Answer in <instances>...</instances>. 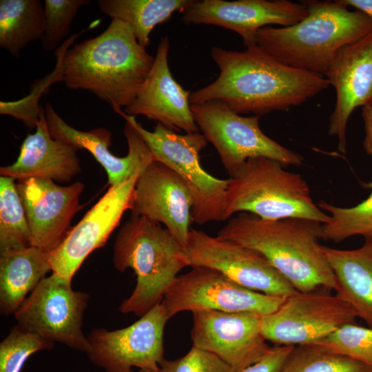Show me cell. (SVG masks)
<instances>
[{"mask_svg": "<svg viewBox=\"0 0 372 372\" xmlns=\"http://www.w3.org/2000/svg\"><path fill=\"white\" fill-rule=\"evenodd\" d=\"M211 55L220 74L191 92V105L218 101L238 114L261 116L300 105L330 85L323 76L286 65L256 45L242 52L213 47Z\"/></svg>", "mask_w": 372, "mask_h": 372, "instance_id": "obj_1", "label": "cell"}, {"mask_svg": "<svg viewBox=\"0 0 372 372\" xmlns=\"http://www.w3.org/2000/svg\"><path fill=\"white\" fill-rule=\"evenodd\" d=\"M154 62L131 28L112 19L102 33L66 50L61 68L68 88L90 91L121 109L134 101Z\"/></svg>", "mask_w": 372, "mask_h": 372, "instance_id": "obj_2", "label": "cell"}, {"mask_svg": "<svg viewBox=\"0 0 372 372\" xmlns=\"http://www.w3.org/2000/svg\"><path fill=\"white\" fill-rule=\"evenodd\" d=\"M322 224L301 218L268 220L240 212L217 236L261 254L296 291L335 290V275L320 244Z\"/></svg>", "mask_w": 372, "mask_h": 372, "instance_id": "obj_3", "label": "cell"}, {"mask_svg": "<svg viewBox=\"0 0 372 372\" xmlns=\"http://www.w3.org/2000/svg\"><path fill=\"white\" fill-rule=\"evenodd\" d=\"M304 3L303 19L290 26L261 28L255 43L286 65L324 76L341 48L372 32V20L339 0Z\"/></svg>", "mask_w": 372, "mask_h": 372, "instance_id": "obj_4", "label": "cell"}, {"mask_svg": "<svg viewBox=\"0 0 372 372\" xmlns=\"http://www.w3.org/2000/svg\"><path fill=\"white\" fill-rule=\"evenodd\" d=\"M112 262L118 271H134L135 288L119 311L139 318L161 303L178 273L190 266L185 248L167 228L133 215L116 236Z\"/></svg>", "mask_w": 372, "mask_h": 372, "instance_id": "obj_5", "label": "cell"}, {"mask_svg": "<svg viewBox=\"0 0 372 372\" xmlns=\"http://www.w3.org/2000/svg\"><path fill=\"white\" fill-rule=\"evenodd\" d=\"M284 167L266 157L247 159L228 179L223 220L247 212L268 220L301 218L329 223L330 216L313 202L304 179Z\"/></svg>", "mask_w": 372, "mask_h": 372, "instance_id": "obj_6", "label": "cell"}, {"mask_svg": "<svg viewBox=\"0 0 372 372\" xmlns=\"http://www.w3.org/2000/svg\"><path fill=\"white\" fill-rule=\"evenodd\" d=\"M113 110L136 128L154 160L169 167L186 183L193 198L192 221L202 225L223 220L228 179L217 178L201 166L200 152L207 144L205 136L200 132L178 134L160 123L150 132L121 108Z\"/></svg>", "mask_w": 372, "mask_h": 372, "instance_id": "obj_7", "label": "cell"}, {"mask_svg": "<svg viewBox=\"0 0 372 372\" xmlns=\"http://www.w3.org/2000/svg\"><path fill=\"white\" fill-rule=\"evenodd\" d=\"M199 130L216 148L230 176L249 158L266 157L284 166H300L304 158L267 136L260 129V116H244L225 103L213 101L191 105Z\"/></svg>", "mask_w": 372, "mask_h": 372, "instance_id": "obj_8", "label": "cell"}, {"mask_svg": "<svg viewBox=\"0 0 372 372\" xmlns=\"http://www.w3.org/2000/svg\"><path fill=\"white\" fill-rule=\"evenodd\" d=\"M89 295L73 290L71 282L52 273L44 278L14 313L17 325L52 342L88 353L83 318Z\"/></svg>", "mask_w": 372, "mask_h": 372, "instance_id": "obj_9", "label": "cell"}, {"mask_svg": "<svg viewBox=\"0 0 372 372\" xmlns=\"http://www.w3.org/2000/svg\"><path fill=\"white\" fill-rule=\"evenodd\" d=\"M352 307L335 295L296 291L273 313L261 316L260 332L276 345L313 344L355 323Z\"/></svg>", "mask_w": 372, "mask_h": 372, "instance_id": "obj_10", "label": "cell"}, {"mask_svg": "<svg viewBox=\"0 0 372 372\" xmlns=\"http://www.w3.org/2000/svg\"><path fill=\"white\" fill-rule=\"evenodd\" d=\"M192 268L175 278L161 303L169 318L185 311L252 312L262 316L274 312L286 298L243 287L214 269Z\"/></svg>", "mask_w": 372, "mask_h": 372, "instance_id": "obj_11", "label": "cell"}, {"mask_svg": "<svg viewBox=\"0 0 372 372\" xmlns=\"http://www.w3.org/2000/svg\"><path fill=\"white\" fill-rule=\"evenodd\" d=\"M185 250L190 267L216 269L247 289L285 298L296 291L264 256L236 242L191 228Z\"/></svg>", "mask_w": 372, "mask_h": 372, "instance_id": "obj_12", "label": "cell"}, {"mask_svg": "<svg viewBox=\"0 0 372 372\" xmlns=\"http://www.w3.org/2000/svg\"><path fill=\"white\" fill-rule=\"evenodd\" d=\"M169 319L159 304L127 327L94 329L87 336L88 358L105 372H134L133 367L158 370L165 359L163 334Z\"/></svg>", "mask_w": 372, "mask_h": 372, "instance_id": "obj_13", "label": "cell"}, {"mask_svg": "<svg viewBox=\"0 0 372 372\" xmlns=\"http://www.w3.org/2000/svg\"><path fill=\"white\" fill-rule=\"evenodd\" d=\"M143 169L128 180L110 186L63 242L49 253L52 273L72 282L85 259L105 244L125 211L131 209L135 184Z\"/></svg>", "mask_w": 372, "mask_h": 372, "instance_id": "obj_14", "label": "cell"}, {"mask_svg": "<svg viewBox=\"0 0 372 372\" xmlns=\"http://www.w3.org/2000/svg\"><path fill=\"white\" fill-rule=\"evenodd\" d=\"M261 316L252 312L193 313V345L216 354L240 372L271 348L260 332Z\"/></svg>", "mask_w": 372, "mask_h": 372, "instance_id": "obj_15", "label": "cell"}, {"mask_svg": "<svg viewBox=\"0 0 372 372\" xmlns=\"http://www.w3.org/2000/svg\"><path fill=\"white\" fill-rule=\"evenodd\" d=\"M186 23L220 26L238 33L247 48L256 45L257 32L265 27L290 26L307 14L304 3L287 0L193 1L183 11Z\"/></svg>", "mask_w": 372, "mask_h": 372, "instance_id": "obj_16", "label": "cell"}, {"mask_svg": "<svg viewBox=\"0 0 372 372\" xmlns=\"http://www.w3.org/2000/svg\"><path fill=\"white\" fill-rule=\"evenodd\" d=\"M17 185L28 221L32 246L51 252L72 229L71 221L80 208L85 185L76 182L61 186L51 180L30 178L18 180Z\"/></svg>", "mask_w": 372, "mask_h": 372, "instance_id": "obj_17", "label": "cell"}, {"mask_svg": "<svg viewBox=\"0 0 372 372\" xmlns=\"http://www.w3.org/2000/svg\"><path fill=\"white\" fill-rule=\"evenodd\" d=\"M193 198L186 183L165 164L153 161L135 184L131 211L165 225L185 248L192 221Z\"/></svg>", "mask_w": 372, "mask_h": 372, "instance_id": "obj_18", "label": "cell"}, {"mask_svg": "<svg viewBox=\"0 0 372 372\" xmlns=\"http://www.w3.org/2000/svg\"><path fill=\"white\" fill-rule=\"evenodd\" d=\"M324 76L336 93L329 134L338 137V150L346 154L349 117L372 101V32L341 48Z\"/></svg>", "mask_w": 372, "mask_h": 372, "instance_id": "obj_19", "label": "cell"}, {"mask_svg": "<svg viewBox=\"0 0 372 372\" xmlns=\"http://www.w3.org/2000/svg\"><path fill=\"white\" fill-rule=\"evenodd\" d=\"M47 126L52 137L79 149H85L105 169L110 186L130 178L136 171L155 161L153 154L136 128L125 121L123 130L128 145L125 156L114 155L109 149L111 132L103 127L89 131L76 130L68 125L54 110L50 103L45 106Z\"/></svg>", "mask_w": 372, "mask_h": 372, "instance_id": "obj_20", "label": "cell"}, {"mask_svg": "<svg viewBox=\"0 0 372 372\" xmlns=\"http://www.w3.org/2000/svg\"><path fill=\"white\" fill-rule=\"evenodd\" d=\"M169 41H160L153 66L134 101L125 108L132 116L143 115L173 130L199 132L189 101L191 92L173 77L168 64Z\"/></svg>", "mask_w": 372, "mask_h": 372, "instance_id": "obj_21", "label": "cell"}, {"mask_svg": "<svg viewBox=\"0 0 372 372\" xmlns=\"http://www.w3.org/2000/svg\"><path fill=\"white\" fill-rule=\"evenodd\" d=\"M79 149L53 138L43 108L36 132L23 140L17 161L0 167V174L14 180L37 178L68 183L80 173Z\"/></svg>", "mask_w": 372, "mask_h": 372, "instance_id": "obj_22", "label": "cell"}, {"mask_svg": "<svg viewBox=\"0 0 372 372\" xmlns=\"http://www.w3.org/2000/svg\"><path fill=\"white\" fill-rule=\"evenodd\" d=\"M322 249L335 275L336 295L372 327V236L357 249Z\"/></svg>", "mask_w": 372, "mask_h": 372, "instance_id": "obj_23", "label": "cell"}, {"mask_svg": "<svg viewBox=\"0 0 372 372\" xmlns=\"http://www.w3.org/2000/svg\"><path fill=\"white\" fill-rule=\"evenodd\" d=\"M50 271V254L37 247L0 253L1 314H14Z\"/></svg>", "mask_w": 372, "mask_h": 372, "instance_id": "obj_24", "label": "cell"}, {"mask_svg": "<svg viewBox=\"0 0 372 372\" xmlns=\"http://www.w3.org/2000/svg\"><path fill=\"white\" fill-rule=\"evenodd\" d=\"M192 0H99L101 12L126 23L143 48L149 45V34L157 25L183 12Z\"/></svg>", "mask_w": 372, "mask_h": 372, "instance_id": "obj_25", "label": "cell"}, {"mask_svg": "<svg viewBox=\"0 0 372 372\" xmlns=\"http://www.w3.org/2000/svg\"><path fill=\"white\" fill-rule=\"evenodd\" d=\"M45 32L44 7L39 0L0 1V47L19 57Z\"/></svg>", "mask_w": 372, "mask_h": 372, "instance_id": "obj_26", "label": "cell"}, {"mask_svg": "<svg viewBox=\"0 0 372 372\" xmlns=\"http://www.w3.org/2000/svg\"><path fill=\"white\" fill-rule=\"evenodd\" d=\"M32 246L25 211L15 180L0 176V253Z\"/></svg>", "mask_w": 372, "mask_h": 372, "instance_id": "obj_27", "label": "cell"}, {"mask_svg": "<svg viewBox=\"0 0 372 372\" xmlns=\"http://www.w3.org/2000/svg\"><path fill=\"white\" fill-rule=\"evenodd\" d=\"M370 195L350 207L332 205L322 200L318 206L330 216V221L322 224L321 239L340 242L355 236H372V181L366 184Z\"/></svg>", "mask_w": 372, "mask_h": 372, "instance_id": "obj_28", "label": "cell"}, {"mask_svg": "<svg viewBox=\"0 0 372 372\" xmlns=\"http://www.w3.org/2000/svg\"><path fill=\"white\" fill-rule=\"evenodd\" d=\"M280 372H372V367L313 344L295 346Z\"/></svg>", "mask_w": 372, "mask_h": 372, "instance_id": "obj_29", "label": "cell"}, {"mask_svg": "<svg viewBox=\"0 0 372 372\" xmlns=\"http://www.w3.org/2000/svg\"><path fill=\"white\" fill-rule=\"evenodd\" d=\"M314 344L372 367V327L348 324Z\"/></svg>", "mask_w": 372, "mask_h": 372, "instance_id": "obj_30", "label": "cell"}, {"mask_svg": "<svg viewBox=\"0 0 372 372\" xmlns=\"http://www.w3.org/2000/svg\"><path fill=\"white\" fill-rule=\"evenodd\" d=\"M72 44L70 40H67L59 49L56 51V64L53 73L41 81H35L34 90L25 98L18 101H0V114L10 115L21 120L30 128L37 127L40 114L43 110L38 103L39 96L52 83L63 81L61 68V60L65 51Z\"/></svg>", "mask_w": 372, "mask_h": 372, "instance_id": "obj_31", "label": "cell"}, {"mask_svg": "<svg viewBox=\"0 0 372 372\" xmlns=\"http://www.w3.org/2000/svg\"><path fill=\"white\" fill-rule=\"evenodd\" d=\"M54 342L14 326L0 344V372H21L33 353L51 350Z\"/></svg>", "mask_w": 372, "mask_h": 372, "instance_id": "obj_32", "label": "cell"}, {"mask_svg": "<svg viewBox=\"0 0 372 372\" xmlns=\"http://www.w3.org/2000/svg\"><path fill=\"white\" fill-rule=\"evenodd\" d=\"M90 2V0L44 1L45 32L41 39L44 50L51 51L58 47L69 34L79 8Z\"/></svg>", "mask_w": 372, "mask_h": 372, "instance_id": "obj_33", "label": "cell"}, {"mask_svg": "<svg viewBox=\"0 0 372 372\" xmlns=\"http://www.w3.org/2000/svg\"><path fill=\"white\" fill-rule=\"evenodd\" d=\"M160 372H236L216 354L192 345L188 353L174 360L164 359Z\"/></svg>", "mask_w": 372, "mask_h": 372, "instance_id": "obj_34", "label": "cell"}, {"mask_svg": "<svg viewBox=\"0 0 372 372\" xmlns=\"http://www.w3.org/2000/svg\"><path fill=\"white\" fill-rule=\"evenodd\" d=\"M295 346L276 345L257 362L240 372H280Z\"/></svg>", "mask_w": 372, "mask_h": 372, "instance_id": "obj_35", "label": "cell"}, {"mask_svg": "<svg viewBox=\"0 0 372 372\" xmlns=\"http://www.w3.org/2000/svg\"><path fill=\"white\" fill-rule=\"evenodd\" d=\"M362 118L365 130L363 147L366 153L372 156V101L362 107Z\"/></svg>", "mask_w": 372, "mask_h": 372, "instance_id": "obj_36", "label": "cell"}, {"mask_svg": "<svg viewBox=\"0 0 372 372\" xmlns=\"http://www.w3.org/2000/svg\"><path fill=\"white\" fill-rule=\"evenodd\" d=\"M347 7H352L359 10L372 20V0H339Z\"/></svg>", "mask_w": 372, "mask_h": 372, "instance_id": "obj_37", "label": "cell"}, {"mask_svg": "<svg viewBox=\"0 0 372 372\" xmlns=\"http://www.w3.org/2000/svg\"><path fill=\"white\" fill-rule=\"evenodd\" d=\"M138 372H160L158 370L140 369Z\"/></svg>", "mask_w": 372, "mask_h": 372, "instance_id": "obj_38", "label": "cell"}]
</instances>
